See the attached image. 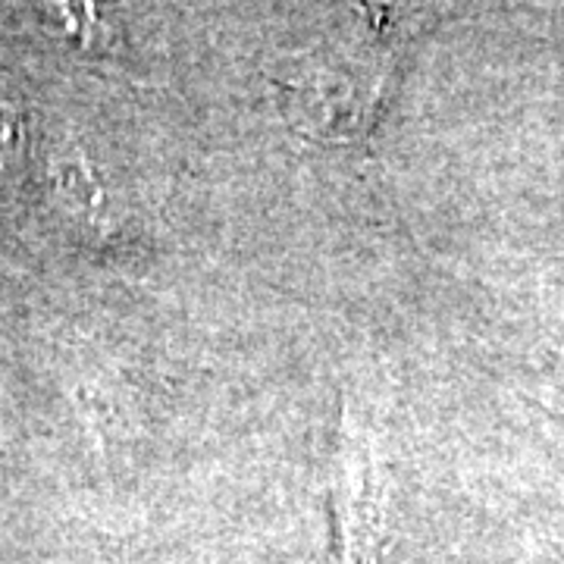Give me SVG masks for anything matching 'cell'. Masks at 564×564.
Listing matches in <instances>:
<instances>
[{"mask_svg": "<svg viewBox=\"0 0 564 564\" xmlns=\"http://www.w3.org/2000/svg\"><path fill=\"white\" fill-rule=\"evenodd\" d=\"M41 20L54 25L63 41L88 54H107L113 47V29L101 20L95 0H35Z\"/></svg>", "mask_w": 564, "mask_h": 564, "instance_id": "cell-2", "label": "cell"}, {"mask_svg": "<svg viewBox=\"0 0 564 564\" xmlns=\"http://www.w3.org/2000/svg\"><path fill=\"white\" fill-rule=\"evenodd\" d=\"M20 141V120H17V110L0 98V166L7 163V158L13 154Z\"/></svg>", "mask_w": 564, "mask_h": 564, "instance_id": "cell-3", "label": "cell"}, {"mask_svg": "<svg viewBox=\"0 0 564 564\" xmlns=\"http://www.w3.org/2000/svg\"><path fill=\"white\" fill-rule=\"evenodd\" d=\"M339 540L345 564H377L383 540V514L373 492L370 462L355 458L343 464V492L336 496Z\"/></svg>", "mask_w": 564, "mask_h": 564, "instance_id": "cell-1", "label": "cell"}]
</instances>
